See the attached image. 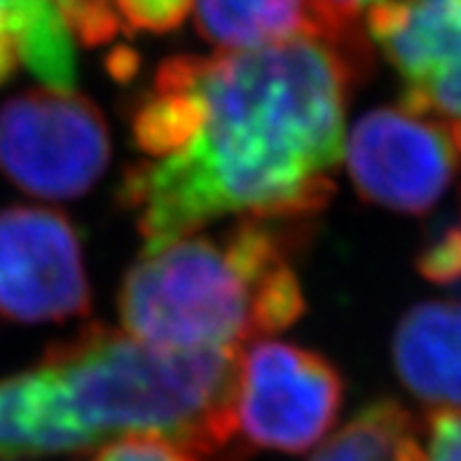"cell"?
Instances as JSON below:
<instances>
[{"label": "cell", "instance_id": "obj_1", "mask_svg": "<svg viewBox=\"0 0 461 461\" xmlns=\"http://www.w3.org/2000/svg\"><path fill=\"white\" fill-rule=\"evenodd\" d=\"M366 70L368 45L319 38L167 59L129 115L140 159L120 204L148 246L228 216L312 221L333 197Z\"/></svg>", "mask_w": 461, "mask_h": 461}, {"label": "cell", "instance_id": "obj_2", "mask_svg": "<svg viewBox=\"0 0 461 461\" xmlns=\"http://www.w3.org/2000/svg\"><path fill=\"white\" fill-rule=\"evenodd\" d=\"M310 221L244 218L225 232L146 246L129 267L117 312L129 335L185 354H240L304 314L295 269Z\"/></svg>", "mask_w": 461, "mask_h": 461}, {"label": "cell", "instance_id": "obj_3", "mask_svg": "<svg viewBox=\"0 0 461 461\" xmlns=\"http://www.w3.org/2000/svg\"><path fill=\"white\" fill-rule=\"evenodd\" d=\"M342 398L345 382L321 354L275 339L253 342L234 363V436L241 447L310 450L335 424Z\"/></svg>", "mask_w": 461, "mask_h": 461}, {"label": "cell", "instance_id": "obj_4", "mask_svg": "<svg viewBox=\"0 0 461 461\" xmlns=\"http://www.w3.org/2000/svg\"><path fill=\"white\" fill-rule=\"evenodd\" d=\"M108 159V124L73 89H35L0 108V171L23 193L80 197L104 176Z\"/></svg>", "mask_w": 461, "mask_h": 461}, {"label": "cell", "instance_id": "obj_5", "mask_svg": "<svg viewBox=\"0 0 461 461\" xmlns=\"http://www.w3.org/2000/svg\"><path fill=\"white\" fill-rule=\"evenodd\" d=\"M347 167L366 202L424 216L455 185L461 171V136L452 124L408 105H384L354 124Z\"/></svg>", "mask_w": 461, "mask_h": 461}, {"label": "cell", "instance_id": "obj_6", "mask_svg": "<svg viewBox=\"0 0 461 461\" xmlns=\"http://www.w3.org/2000/svg\"><path fill=\"white\" fill-rule=\"evenodd\" d=\"M92 304L76 225L47 206L0 209V319L57 323Z\"/></svg>", "mask_w": 461, "mask_h": 461}, {"label": "cell", "instance_id": "obj_7", "mask_svg": "<svg viewBox=\"0 0 461 461\" xmlns=\"http://www.w3.org/2000/svg\"><path fill=\"white\" fill-rule=\"evenodd\" d=\"M366 17L403 82L401 104L461 136V0H380Z\"/></svg>", "mask_w": 461, "mask_h": 461}, {"label": "cell", "instance_id": "obj_8", "mask_svg": "<svg viewBox=\"0 0 461 461\" xmlns=\"http://www.w3.org/2000/svg\"><path fill=\"white\" fill-rule=\"evenodd\" d=\"M398 380L433 410H461V300L410 307L392 339Z\"/></svg>", "mask_w": 461, "mask_h": 461}, {"label": "cell", "instance_id": "obj_9", "mask_svg": "<svg viewBox=\"0 0 461 461\" xmlns=\"http://www.w3.org/2000/svg\"><path fill=\"white\" fill-rule=\"evenodd\" d=\"M193 10L202 35L228 52L279 45L295 38L339 42L328 31L314 0H194Z\"/></svg>", "mask_w": 461, "mask_h": 461}, {"label": "cell", "instance_id": "obj_10", "mask_svg": "<svg viewBox=\"0 0 461 461\" xmlns=\"http://www.w3.org/2000/svg\"><path fill=\"white\" fill-rule=\"evenodd\" d=\"M312 461H424L421 429L398 401L380 398L323 440Z\"/></svg>", "mask_w": 461, "mask_h": 461}, {"label": "cell", "instance_id": "obj_11", "mask_svg": "<svg viewBox=\"0 0 461 461\" xmlns=\"http://www.w3.org/2000/svg\"><path fill=\"white\" fill-rule=\"evenodd\" d=\"M73 41L85 45H105L122 33L113 0H54Z\"/></svg>", "mask_w": 461, "mask_h": 461}, {"label": "cell", "instance_id": "obj_12", "mask_svg": "<svg viewBox=\"0 0 461 461\" xmlns=\"http://www.w3.org/2000/svg\"><path fill=\"white\" fill-rule=\"evenodd\" d=\"M194 0H113L122 33H167L181 26Z\"/></svg>", "mask_w": 461, "mask_h": 461}, {"label": "cell", "instance_id": "obj_13", "mask_svg": "<svg viewBox=\"0 0 461 461\" xmlns=\"http://www.w3.org/2000/svg\"><path fill=\"white\" fill-rule=\"evenodd\" d=\"M417 267L433 284L461 286V221L429 234L417 256Z\"/></svg>", "mask_w": 461, "mask_h": 461}, {"label": "cell", "instance_id": "obj_14", "mask_svg": "<svg viewBox=\"0 0 461 461\" xmlns=\"http://www.w3.org/2000/svg\"><path fill=\"white\" fill-rule=\"evenodd\" d=\"M89 461H199L181 445L158 436H124L105 443Z\"/></svg>", "mask_w": 461, "mask_h": 461}, {"label": "cell", "instance_id": "obj_15", "mask_svg": "<svg viewBox=\"0 0 461 461\" xmlns=\"http://www.w3.org/2000/svg\"><path fill=\"white\" fill-rule=\"evenodd\" d=\"M421 440L424 461H461V410H433Z\"/></svg>", "mask_w": 461, "mask_h": 461}, {"label": "cell", "instance_id": "obj_16", "mask_svg": "<svg viewBox=\"0 0 461 461\" xmlns=\"http://www.w3.org/2000/svg\"><path fill=\"white\" fill-rule=\"evenodd\" d=\"M328 31L339 42H366L358 33V17L380 0H314Z\"/></svg>", "mask_w": 461, "mask_h": 461}]
</instances>
